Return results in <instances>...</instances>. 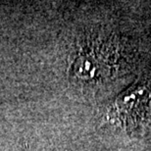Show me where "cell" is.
<instances>
[{
  "instance_id": "1",
  "label": "cell",
  "mask_w": 151,
  "mask_h": 151,
  "mask_svg": "<svg viewBox=\"0 0 151 151\" xmlns=\"http://www.w3.org/2000/svg\"><path fill=\"white\" fill-rule=\"evenodd\" d=\"M114 114L129 129L142 126L151 115V90L144 83L132 86L118 97Z\"/></svg>"
}]
</instances>
